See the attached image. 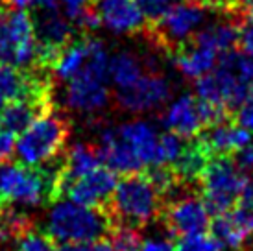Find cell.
Returning <instances> with one entry per match:
<instances>
[{"label":"cell","instance_id":"cell-1","mask_svg":"<svg viewBox=\"0 0 253 251\" xmlns=\"http://www.w3.org/2000/svg\"><path fill=\"white\" fill-rule=\"evenodd\" d=\"M106 207H85L74 202H54L46 218V233L54 242L76 244L104 238L113 229Z\"/></svg>","mask_w":253,"mask_h":251},{"label":"cell","instance_id":"cell-2","mask_svg":"<svg viewBox=\"0 0 253 251\" xmlns=\"http://www.w3.org/2000/svg\"><path fill=\"white\" fill-rule=\"evenodd\" d=\"M163 198L144 174H127L119 179L111 200L106 205L113 223L142 227L161 216Z\"/></svg>","mask_w":253,"mask_h":251},{"label":"cell","instance_id":"cell-3","mask_svg":"<svg viewBox=\"0 0 253 251\" xmlns=\"http://www.w3.org/2000/svg\"><path fill=\"white\" fill-rule=\"evenodd\" d=\"M69 135V119L61 113L50 109L48 113L41 115L28 129L21 133L19 140L15 142L17 161L30 168L54 163L63 152Z\"/></svg>","mask_w":253,"mask_h":251},{"label":"cell","instance_id":"cell-4","mask_svg":"<svg viewBox=\"0 0 253 251\" xmlns=\"http://www.w3.org/2000/svg\"><path fill=\"white\" fill-rule=\"evenodd\" d=\"M109 56L102 41L94 39L89 61L67 85V105L80 113L102 111L109 104Z\"/></svg>","mask_w":253,"mask_h":251},{"label":"cell","instance_id":"cell-5","mask_svg":"<svg viewBox=\"0 0 253 251\" xmlns=\"http://www.w3.org/2000/svg\"><path fill=\"white\" fill-rule=\"evenodd\" d=\"M248 179V174L240 170L233 155L211 157L198 181L202 200L209 212L218 216L231 210L240 202Z\"/></svg>","mask_w":253,"mask_h":251},{"label":"cell","instance_id":"cell-6","mask_svg":"<svg viewBox=\"0 0 253 251\" xmlns=\"http://www.w3.org/2000/svg\"><path fill=\"white\" fill-rule=\"evenodd\" d=\"M0 65L17 69L37 65L34 19L24 9L0 7Z\"/></svg>","mask_w":253,"mask_h":251},{"label":"cell","instance_id":"cell-7","mask_svg":"<svg viewBox=\"0 0 253 251\" xmlns=\"http://www.w3.org/2000/svg\"><path fill=\"white\" fill-rule=\"evenodd\" d=\"M205 15L207 7L202 6L200 2L181 0L179 4L170 7L159 21L150 22L146 34L157 46L174 54L181 44H185L196 34L202 22L205 21Z\"/></svg>","mask_w":253,"mask_h":251},{"label":"cell","instance_id":"cell-8","mask_svg":"<svg viewBox=\"0 0 253 251\" xmlns=\"http://www.w3.org/2000/svg\"><path fill=\"white\" fill-rule=\"evenodd\" d=\"M252 91L253 84L244 82L231 67L224 63H218L209 74L196 80L198 98L211 104L224 105L229 113L237 111Z\"/></svg>","mask_w":253,"mask_h":251},{"label":"cell","instance_id":"cell-9","mask_svg":"<svg viewBox=\"0 0 253 251\" xmlns=\"http://www.w3.org/2000/svg\"><path fill=\"white\" fill-rule=\"evenodd\" d=\"M211 212L205 207L202 196L183 194L163 205L161 216L167 229L174 237L200 235L211 227Z\"/></svg>","mask_w":253,"mask_h":251},{"label":"cell","instance_id":"cell-10","mask_svg":"<svg viewBox=\"0 0 253 251\" xmlns=\"http://www.w3.org/2000/svg\"><path fill=\"white\" fill-rule=\"evenodd\" d=\"M172 94L170 82L161 74H142L137 82L124 89H117V104L129 113H146L161 107Z\"/></svg>","mask_w":253,"mask_h":251},{"label":"cell","instance_id":"cell-11","mask_svg":"<svg viewBox=\"0 0 253 251\" xmlns=\"http://www.w3.org/2000/svg\"><path fill=\"white\" fill-rule=\"evenodd\" d=\"M119 177L111 168L98 167L69 185L63 198L85 207H106L117 188Z\"/></svg>","mask_w":253,"mask_h":251},{"label":"cell","instance_id":"cell-12","mask_svg":"<svg viewBox=\"0 0 253 251\" xmlns=\"http://www.w3.org/2000/svg\"><path fill=\"white\" fill-rule=\"evenodd\" d=\"M212 237L216 238L220 246L240 250L250 235H253V207L237 203L231 210L214 216L211 223Z\"/></svg>","mask_w":253,"mask_h":251},{"label":"cell","instance_id":"cell-13","mask_svg":"<svg viewBox=\"0 0 253 251\" xmlns=\"http://www.w3.org/2000/svg\"><path fill=\"white\" fill-rule=\"evenodd\" d=\"M102 24L115 34H135L146 26V17L137 0H96Z\"/></svg>","mask_w":253,"mask_h":251},{"label":"cell","instance_id":"cell-14","mask_svg":"<svg viewBox=\"0 0 253 251\" xmlns=\"http://www.w3.org/2000/svg\"><path fill=\"white\" fill-rule=\"evenodd\" d=\"M172 56H174V63L183 76L190 78V80H198V78L209 74L216 67L218 59H220V52L214 46H211L209 42L192 35Z\"/></svg>","mask_w":253,"mask_h":251},{"label":"cell","instance_id":"cell-15","mask_svg":"<svg viewBox=\"0 0 253 251\" xmlns=\"http://www.w3.org/2000/svg\"><path fill=\"white\" fill-rule=\"evenodd\" d=\"M200 144L205 148L209 157H222V155H235L239 150L252 144V131L239 124H222L211 126L200 133Z\"/></svg>","mask_w":253,"mask_h":251},{"label":"cell","instance_id":"cell-16","mask_svg":"<svg viewBox=\"0 0 253 251\" xmlns=\"http://www.w3.org/2000/svg\"><path fill=\"white\" fill-rule=\"evenodd\" d=\"M163 124L169 131L176 133L187 140L198 137L205 129L202 115H200V107H198V98H194L192 94L179 96L167 109Z\"/></svg>","mask_w":253,"mask_h":251},{"label":"cell","instance_id":"cell-17","mask_svg":"<svg viewBox=\"0 0 253 251\" xmlns=\"http://www.w3.org/2000/svg\"><path fill=\"white\" fill-rule=\"evenodd\" d=\"M98 150L106 167L111 168L117 174H137L144 168L137 154L129 148L127 142H124V139L117 133L115 127L102 131Z\"/></svg>","mask_w":253,"mask_h":251},{"label":"cell","instance_id":"cell-18","mask_svg":"<svg viewBox=\"0 0 253 251\" xmlns=\"http://www.w3.org/2000/svg\"><path fill=\"white\" fill-rule=\"evenodd\" d=\"M50 109H52V100L44 98H22L9 102L0 109V129L13 135L22 133Z\"/></svg>","mask_w":253,"mask_h":251},{"label":"cell","instance_id":"cell-19","mask_svg":"<svg viewBox=\"0 0 253 251\" xmlns=\"http://www.w3.org/2000/svg\"><path fill=\"white\" fill-rule=\"evenodd\" d=\"M117 133L129 144L144 167H157L159 133L146 120H133L115 127Z\"/></svg>","mask_w":253,"mask_h":251},{"label":"cell","instance_id":"cell-20","mask_svg":"<svg viewBox=\"0 0 253 251\" xmlns=\"http://www.w3.org/2000/svg\"><path fill=\"white\" fill-rule=\"evenodd\" d=\"M92 42H94V39L87 37V35L82 37V39H74L57 56V59L52 65V70H54L56 78L63 80V82H69V80L76 76L78 72L85 67V63L89 61V57H91Z\"/></svg>","mask_w":253,"mask_h":251},{"label":"cell","instance_id":"cell-21","mask_svg":"<svg viewBox=\"0 0 253 251\" xmlns=\"http://www.w3.org/2000/svg\"><path fill=\"white\" fill-rule=\"evenodd\" d=\"M144 74V63L133 52H119L109 57V80L117 89H124Z\"/></svg>","mask_w":253,"mask_h":251},{"label":"cell","instance_id":"cell-22","mask_svg":"<svg viewBox=\"0 0 253 251\" xmlns=\"http://www.w3.org/2000/svg\"><path fill=\"white\" fill-rule=\"evenodd\" d=\"M109 237H111L109 242L113 246V251H141L142 248L141 231L137 227L117 223L109 231Z\"/></svg>","mask_w":253,"mask_h":251},{"label":"cell","instance_id":"cell-23","mask_svg":"<svg viewBox=\"0 0 253 251\" xmlns=\"http://www.w3.org/2000/svg\"><path fill=\"white\" fill-rule=\"evenodd\" d=\"M15 251H56V248L48 233L28 229L15 238Z\"/></svg>","mask_w":253,"mask_h":251},{"label":"cell","instance_id":"cell-24","mask_svg":"<svg viewBox=\"0 0 253 251\" xmlns=\"http://www.w3.org/2000/svg\"><path fill=\"white\" fill-rule=\"evenodd\" d=\"M220 248L222 246L216 238L209 237L205 233L181 237L176 244V251H220Z\"/></svg>","mask_w":253,"mask_h":251},{"label":"cell","instance_id":"cell-25","mask_svg":"<svg viewBox=\"0 0 253 251\" xmlns=\"http://www.w3.org/2000/svg\"><path fill=\"white\" fill-rule=\"evenodd\" d=\"M179 2H181V0H137L141 11L144 13L146 21H150V22L159 21L170 7H174L176 4H179Z\"/></svg>","mask_w":253,"mask_h":251},{"label":"cell","instance_id":"cell-26","mask_svg":"<svg viewBox=\"0 0 253 251\" xmlns=\"http://www.w3.org/2000/svg\"><path fill=\"white\" fill-rule=\"evenodd\" d=\"M57 4L63 7L67 19L76 24L85 13L96 7V0H57Z\"/></svg>","mask_w":253,"mask_h":251},{"label":"cell","instance_id":"cell-27","mask_svg":"<svg viewBox=\"0 0 253 251\" xmlns=\"http://www.w3.org/2000/svg\"><path fill=\"white\" fill-rule=\"evenodd\" d=\"M233 115H235V122L237 124L253 131V91L248 94V98L239 105V109Z\"/></svg>","mask_w":253,"mask_h":251},{"label":"cell","instance_id":"cell-28","mask_svg":"<svg viewBox=\"0 0 253 251\" xmlns=\"http://www.w3.org/2000/svg\"><path fill=\"white\" fill-rule=\"evenodd\" d=\"M56 251H113L111 242L104 238L91 240V242H76V244H61Z\"/></svg>","mask_w":253,"mask_h":251},{"label":"cell","instance_id":"cell-29","mask_svg":"<svg viewBox=\"0 0 253 251\" xmlns=\"http://www.w3.org/2000/svg\"><path fill=\"white\" fill-rule=\"evenodd\" d=\"M207 9L222 11L227 15H239V0H196Z\"/></svg>","mask_w":253,"mask_h":251},{"label":"cell","instance_id":"cell-30","mask_svg":"<svg viewBox=\"0 0 253 251\" xmlns=\"http://www.w3.org/2000/svg\"><path fill=\"white\" fill-rule=\"evenodd\" d=\"M15 152V135L0 129V165H4L11 159Z\"/></svg>","mask_w":253,"mask_h":251},{"label":"cell","instance_id":"cell-31","mask_svg":"<svg viewBox=\"0 0 253 251\" xmlns=\"http://www.w3.org/2000/svg\"><path fill=\"white\" fill-rule=\"evenodd\" d=\"M235 163L239 165V168L244 172V174H252L253 172V142L248 144L246 148L239 150L237 154L233 155Z\"/></svg>","mask_w":253,"mask_h":251},{"label":"cell","instance_id":"cell-32","mask_svg":"<svg viewBox=\"0 0 253 251\" xmlns=\"http://www.w3.org/2000/svg\"><path fill=\"white\" fill-rule=\"evenodd\" d=\"M141 251H176V246L170 238H146Z\"/></svg>","mask_w":253,"mask_h":251},{"label":"cell","instance_id":"cell-33","mask_svg":"<svg viewBox=\"0 0 253 251\" xmlns=\"http://www.w3.org/2000/svg\"><path fill=\"white\" fill-rule=\"evenodd\" d=\"M239 46L246 56L253 57V21H252V24H242Z\"/></svg>","mask_w":253,"mask_h":251},{"label":"cell","instance_id":"cell-34","mask_svg":"<svg viewBox=\"0 0 253 251\" xmlns=\"http://www.w3.org/2000/svg\"><path fill=\"white\" fill-rule=\"evenodd\" d=\"M239 15L253 21V0H239Z\"/></svg>","mask_w":253,"mask_h":251},{"label":"cell","instance_id":"cell-35","mask_svg":"<svg viewBox=\"0 0 253 251\" xmlns=\"http://www.w3.org/2000/svg\"><path fill=\"white\" fill-rule=\"evenodd\" d=\"M6 2L11 4L13 7H17V9H24V7H36L42 0H6Z\"/></svg>","mask_w":253,"mask_h":251},{"label":"cell","instance_id":"cell-36","mask_svg":"<svg viewBox=\"0 0 253 251\" xmlns=\"http://www.w3.org/2000/svg\"><path fill=\"white\" fill-rule=\"evenodd\" d=\"M4 205H6V203L2 202V200H0V209H2V207H4Z\"/></svg>","mask_w":253,"mask_h":251},{"label":"cell","instance_id":"cell-37","mask_svg":"<svg viewBox=\"0 0 253 251\" xmlns=\"http://www.w3.org/2000/svg\"><path fill=\"white\" fill-rule=\"evenodd\" d=\"M242 251H253V248H246V250H242Z\"/></svg>","mask_w":253,"mask_h":251},{"label":"cell","instance_id":"cell-38","mask_svg":"<svg viewBox=\"0 0 253 251\" xmlns=\"http://www.w3.org/2000/svg\"><path fill=\"white\" fill-rule=\"evenodd\" d=\"M4 2H6V0H4Z\"/></svg>","mask_w":253,"mask_h":251}]
</instances>
